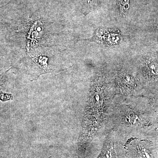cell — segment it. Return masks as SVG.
<instances>
[{
  "instance_id": "cell-3",
  "label": "cell",
  "mask_w": 158,
  "mask_h": 158,
  "mask_svg": "<svg viewBox=\"0 0 158 158\" xmlns=\"http://www.w3.org/2000/svg\"><path fill=\"white\" fill-rule=\"evenodd\" d=\"M118 5L123 11H127L129 8V0H118Z\"/></svg>"
},
{
  "instance_id": "cell-1",
  "label": "cell",
  "mask_w": 158,
  "mask_h": 158,
  "mask_svg": "<svg viewBox=\"0 0 158 158\" xmlns=\"http://www.w3.org/2000/svg\"><path fill=\"white\" fill-rule=\"evenodd\" d=\"M144 144L135 138L129 140L125 147L127 158H154L150 150Z\"/></svg>"
},
{
  "instance_id": "cell-2",
  "label": "cell",
  "mask_w": 158,
  "mask_h": 158,
  "mask_svg": "<svg viewBox=\"0 0 158 158\" xmlns=\"http://www.w3.org/2000/svg\"><path fill=\"white\" fill-rule=\"evenodd\" d=\"M97 158H117L114 143L111 139L108 138L105 141L101 152Z\"/></svg>"
}]
</instances>
